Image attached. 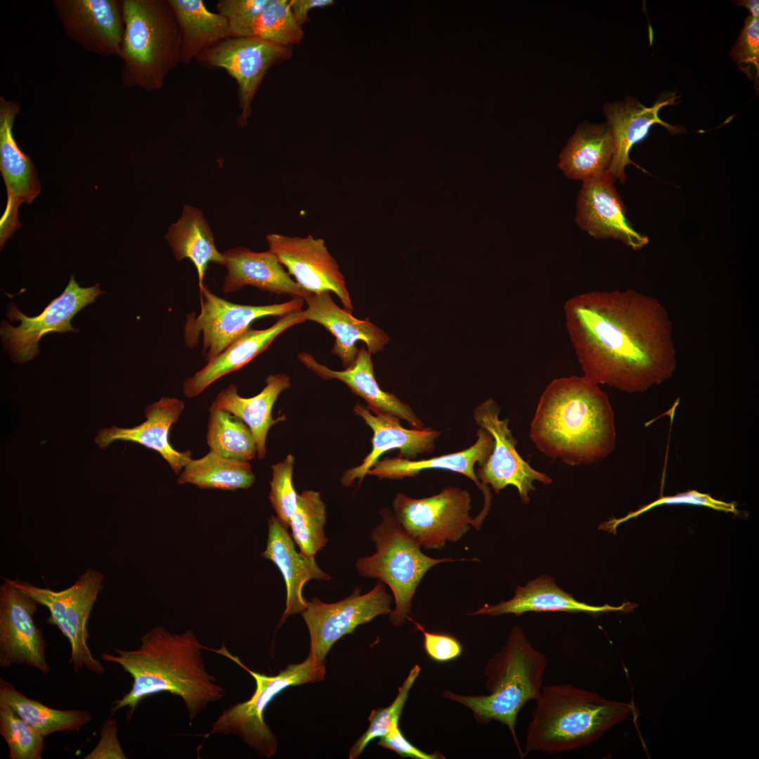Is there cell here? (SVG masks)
Returning a JSON list of instances; mask_svg holds the SVG:
<instances>
[{"mask_svg":"<svg viewBox=\"0 0 759 759\" xmlns=\"http://www.w3.org/2000/svg\"><path fill=\"white\" fill-rule=\"evenodd\" d=\"M566 328L583 376L628 393L672 377L673 325L656 298L632 290L591 291L564 305Z\"/></svg>","mask_w":759,"mask_h":759,"instance_id":"1","label":"cell"},{"mask_svg":"<svg viewBox=\"0 0 759 759\" xmlns=\"http://www.w3.org/2000/svg\"><path fill=\"white\" fill-rule=\"evenodd\" d=\"M203 646L191 630L176 634L157 625L141 637L138 649L115 648L116 655L103 653V661L121 666L133 678L129 692L112 703L111 714L128 708L130 718L145 698L167 692L183 701L191 726L210 703L225 696L223 687L206 669Z\"/></svg>","mask_w":759,"mask_h":759,"instance_id":"2","label":"cell"},{"mask_svg":"<svg viewBox=\"0 0 759 759\" xmlns=\"http://www.w3.org/2000/svg\"><path fill=\"white\" fill-rule=\"evenodd\" d=\"M529 436L546 456L571 466L604 458L616 445L609 397L584 376L554 379L539 399Z\"/></svg>","mask_w":759,"mask_h":759,"instance_id":"3","label":"cell"},{"mask_svg":"<svg viewBox=\"0 0 759 759\" xmlns=\"http://www.w3.org/2000/svg\"><path fill=\"white\" fill-rule=\"evenodd\" d=\"M527 727L523 757L587 746L633 713L632 703L608 700L571 685L543 686Z\"/></svg>","mask_w":759,"mask_h":759,"instance_id":"4","label":"cell"},{"mask_svg":"<svg viewBox=\"0 0 759 759\" xmlns=\"http://www.w3.org/2000/svg\"><path fill=\"white\" fill-rule=\"evenodd\" d=\"M547 663L545 655L534 649L521 628L515 626L485 666L488 694L466 696L444 690L443 696L470 709L479 723L495 720L506 725L523 758L515 731L517 718L524 706L539 696Z\"/></svg>","mask_w":759,"mask_h":759,"instance_id":"5","label":"cell"},{"mask_svg":"<svg viewBox=\"0 0 759 759\" xmlns=\"http://www.w3.org/2000/svg\"><path fill=\"white\" fill-rule=\"evenodd\" d=\"M124 33L119 57L126 88L160 90L181 63V36L169 0H122Z\"/></svg>","mask_w":759,"mask_h":759,"instance_id":"6","label":"cell"},{"mask_svg":"<svg viewBox=\"0 0 759 759\" xmlns=\"http://www.w3.org/2000/svg\"><path fill=\"white\" fill-rule=\"evenodd\" d=\"M380 514L382 521L371 531L376 552L359 558L356 567L361 576L377 578L390 588L395 607L389 620L393 625L401 626L411 616L413 599L426 573L439 564L467 559L424 554L389 508H382Z\"/></svg>","mask_w":759,"mask_h":759,"instance_id":"7","label":"cell"},{"mask_svg":"<svg viewBox=\"0 0 759 759\" xmlns=\"http://www.w3.org/2000/svg\"><path fill=\"white\" fill-rule=\"evenodd\" d=\"M204 649L234 661L252 676L256 687L249 700L225 709L212 724V729L202 736L207 739L214 734H233L253 748L259 756L271 758L276 753L277 740L264 720V713L268 706L276 696L290 687L322 681L326 673L325 663H318L308 655L303 662L290 664L276 675L271 676L250 670L238 656L231 654L223 643L218 649L205 646Z\"/></svg>","mask_w":759,"mask_h":759,"instance_id":"8","label":"cell"},{"mask_svg":"<svg viewBox=\"0 0 759 759\" xmlns=\"http://www.w3.org/2000/svg\"><path fill=\"white\" fill-rule=\"evenodd\" d=\"M7 580L49 610L47 623L56 625L68 640L69 663L75 673L84 668L96 674L105 673L103 665L93 657L87 642L88 621L103 588L102 572L88 569L72 586L61 591L39 588L19 578Z\"/></svg>","mask_w":759,"mask_h":759,"instance_id":"9","label":"cell"},{"mask_svg":"<svg viewBox=\"0 0 759 759\" xmlns=\"http://www.w3.org/2000/svg\"><path fill=\"white\" fill-rule=\"evenodd\" d=\"M471 496L466 490L448 486L430 497L413 498L398 493L394 514L405 531L424 550H442L469 531Z\"/></svg>","mask_w":759,"mask_h":759,"instance_id":"10","label":"cell"},{"mask_svg":"<svg viewBox=\"0 0 759 759\" xmlns=\"http://www.w3.org/2000/svg\"><path fill=\"white\" fill-rule=\"evenodd\" d=\"M201 309L200 313L187 314L184 325L185 344L193 349L201 335L203 355L207 362L222 353L241 336L257 319L272 316H284L301 311L304 299L293 297L291 300L262 306L242 305L233 303L212 293L205 285L200 287Z\"/></svg>","mask_w":759,"mask_h":759,"instance_id":"11","label":"cell"},{"mask_svg":"<svg viewBox=\"0 0 759 759\" xmlns=\"http://www.w3.org/2000/svg\"><path fill=\"white\" fill-rule=\"evenodd\" d=\"M292 47L255 37H229L200 53L195 58L205 67L223 68L238 84L241 112L239 126L247 124L256 92L267 70L292 56Z\"/></svg>","mask_w":759,"mask_h":759,"instance_id":"12","label":"cell"},{"mask_svg":"<svg viewBox=\"0 0 759 759\" xmlns=\"http://www.w3.org/2000/svg\"><path fill=\"white\" fill-rule=\"evenodd\" d=\"M361 591L357 587L349 597L335 603H325L314 597L301 614L310 635L309 655L316 662L325 663L333 644L353 633L357 626L391 613L393 599L383 582L377 581L366 594L361 595Z\"/></svg>","mask_w":759,"mask_h":759,"instance_id":"13","label":"cell"},{"mask_svg":"<svg viewBox=\"0 0 759 759\" xmlns=\"http://www.w3.org/2000/svg\"><path fill=\"white\" fill-rule=\"evenodd\" d=\"M103 293L99 285L82 287L72 275L63 293L53 299L39 315L28 317L14 304L8 305L7 316L12 322L20 321L18 327L4 320L1 324V337L4 349L14 361L32 360L39 352V341L49 332H77L71 325L74 316Z\"/></svg>","mask_w":759,"mask_h":759,"instance_id":"14","label":"cell"},{"mask_svg":"<svg viewBox=\"0 0 759 759\" xmlns=\"http://www.w3.org/2000/svg\"><path fill=\"white\" fill-rule=\"evenodd\" d=\"M500 408L488 398L474 410L476 424L493 439L491 453L476 471L481 483L489 484L496 493L507 486H514L524 503L530 501L529 493L536 489L533 481L548 485L552 480L533 469L516 449L517 440L509 428V420L499 418Z\"/></svg>","mask_w":759,"mask_h":759,"instance_id":"15","label":"cell"},{"mask_svg":"<svg viewBox=\"0 0 759 759\" xmlns=\"http://www.w3.org/2000/svg\"><path fill=\"white\" fill-rule=\"evenodd\" d=\"M266 241L269 250L304 291L310 294L332 292L344 308L352 311L344 277L323 239L311 235L300 238L271 233L266 236Z\"/></svg>","mask_w":759,"mask_h":759,"instance_id":"16","label":"cell"},{"mask_svg":"<svg viewBox=\"0 0 759 759\" xmlns=\"http://www.w3.org/2000/svg\"><path fill=\"white\" fill-rule=\"evenodd\" d=\"M39 604L7 579L0 587V667L23 664L50 672L46 644L33 616Z\"/></svg>","mask_w":759,"mask_h":759,"instance_id":"17","label":"cell"},{"mask_svg":"<svg viewBox=\"0 0 759 759\" xmlns=\"http://www.w3.org/2000/svg\"><path fill=\"white\" fill-rule=\"evenodd\" d=\"M20 103L0 96V169L6 187L7 202L0 219V246L22 226L19 206L31 204L39 195L40 182L31 158L19 148L13 133Z\"/></svg>","mask_w":759,"mask_h":759,"instance_id":"18","label":"cell"},{"mask_svg":"<svg viewBox=\"0 0 759 759\" xmlns=\"http://www.w3.org/2000/svg\"><path fill=\"white\" fill-rule=\"evenodd\" d=\"M66 36L85 51L102 56L120 53L124 19L119 0H53Z\"/></svg>","mask_w":759,"mask_h":759,"instance_id":"19","label":"cell"},{"mask_svg":"<svg viewBox=\"0 0 759 759\" xmlns=\"http://www.w3.org/2000/svg\"><path fill=\"white\" fill-rule=\"evenodd\" d=\"M614 181L608 175L583 183L578 198L576 221L595 238H611L633 249H642L649 238L636 231L628 220Z\"/></svg>","mask_w":759,"mask_h":759,"instance_id":"20","label":"cell"},{"mask_svg":"<svg viewBox=\"0 0 759 759\" xmlns=\"http://www.w3.org/2000/svg\"><path fill=\"white\" fill-rule=\"evenodd\" d=\"M677 98L674 93L666 94L651 107H646L630 98L604 105L603 112L607 120L606 124L614 144L609 174L614 180L618 179L622 183L625 182L627 164H632L638 167L630 160L629 153L635 144L645 138L652 125L661 124L673 134L681 131L678 127L668 124L659 116L661 108L674 105Z\"/></svg>","mask_w":759,"mask_h":759,"instance_id":"21","label":"cell"},{"mask_svg":"<svg viewBox=\"0 0 759 759\" xmlns=\"http://www.w3.org/2000/svg\"><path fill=\"white\" fill-rule=\"evenodd\" d=\"M476 436V442L464 450L427 460L415 461L399 456L384 458L378 460L367 474L375 476L379 479H402L414 477L421 471L430 469H446L462 474L472 480L484 495V507L474 518L475 526L480 528L491 509L492 495L489 488L479 481L474 471V465L478 463L479 466L486 461L493 448V439L482 428L478 429Z\"/></svg>","mask_w":759,"mask_h":759,"instance_id":"22","label":"cell"},{"mask_svg":"<svg viewBox=\"0 0 759 759\" xmlns=\"http://www.w3.org/2000/svg\"><path fill=\"white\" fill-rule=\"evenodd\" d=\"M306 320L323 325L335 337L331 353L337 356L345 368L356 360L358 341L365 343L370 353L383 349L389 342L388 335L368 320H359L350 311L340 308L332 299L330 292L311 294L304 299Z\"/></svg>","mask_w":759,"mask_h":759,"instance_id":"23","label":"cell"},{"mask_svg":"<svg viewBox=\"0 0 759 759\" xmlns=\"http://www.w3.org/2000/svg\"><path fill=\"white\" fill-rule=\"evenodd\" d=\"M353 413L373 432L372 450L359 465L344 472L341 482L345 486H351L356 479L361 481L385 452L397 449L399 457L409 460L415 459L419 454L433 452L435 441L441 434L430 427L405 429L398 418L387 414H372L362 404H356Z\"/></svg>","mask_w":759,"mask_h":759,"instance_id":"24","label":"cell"},{"mask_svg":"<svg viewBox=\"0 0 759 759\" xmlns=\"http://www.w3.org/2000/svg\"><path fill=\"white\" fill-rule=\"evenodd\" d=\"M184 408V403L178 398L162 397L145 408V422L132 428H103L98 432L95 442L100 448L118 440L138 443L159 453L174 473L179 474L191 459V452L174 449L169 441V432Z\"/></svg>","mask_w":759,"mask_h":759,"instance_id":"25","label":"cell"},{"mask_svg":"<svg viewBox=\"0 0 759 759\" xmlns=\"http://www.w3.org/2000/svg\"><path fill=\"white\" fill-rule=\"evenodd\" d=\"M298 359L308 369L324 379L342 381L355 395L363 398L373 413L387 414L406 421L413 429H422L423 422L413 409L395 395L383 391L374 375L371 353L364 347L359 349L354 362L344 370L337 371L318 363L308 353H300Z\"/></svg>","mask_w":759,"mask_h":759,"instance_id":"26","label":"cell"},{"mask_svg":"<svg viewBox=\"0 0 759 759\" xmlns=\"http://www.w3.org/2000/svg\"><path fill=\"white\" fill-rule=\"evenodd\" d=\"M304 321L306 318L301 310L282 316L266 329L249 328L222 353L183 381V394L187 398L198 396L216 380L250 362L285 330Z\"/></svg>","mask_w":759,"mask_h":759,"instance_id":"27","label":"cell"},{"mask_svg":"<svg viewBox=\"0 0 759 759\" xmlns=\"http://www.w3.org/2000/svg\"><path fill=\"white\" fill-rule=\"evenodd\" d=\"M268 539L261 556L271 560L280 570L286 586L285 609L278 625L292 614H301L308 606L303 595L304 585L312 579L330 580L332 577L318 566L315 557L297 552L287 528L276 517L268 519Z\"/></svg>","mask_w":759,"mask_h":759,"instance_id":"28","label":"cell"},{"mask_svg":"<svg viewBox=\"0 0 759 759\" xmlns=\"http://www.w3.org/2000/svg\"><path fill=\"white\" fill-rule=\"evenodd\" d=\"M223 254V265L227 270L222 284L224 293L235 292L250 285L264 292L304 299L311 294L290 278L269 249L257 252L237 247L225 251Z\"/></svg>","mask_w":759,"mask_h":759,"instance_id":"29","label":"cell"},{"mask_svg":"<svg viewBox=\"0 0 759 759\" xmlns=\"http://www.w3.org/2000/svg\"><path fill=\"white\" fill-rule=\"evenodd\" d=\"M635 606L636 604L630 602L618 606L588 604L578 601L571 595L561 589L551 577L543 575L529 581L525 586H517L512 599L497 604H486L470 615L495 616L512 614L520 616L528 611H565L583 612L597 616L609 612L630 611Z\"/></svg>","mask_w":759,"mask_h":759,"instance_id":"30","label":"cell"},{"mask_svg":"<svg viewBox=\"0 0 759 759\" xmlns=\"http://www.w3.org/2000/svg\"><path fill=\"white\" fill-rule=\"evenodd\" d=\"M266 386L257 395L244 398L239 395L238 387L229 384L216 396L212 404L227 411L243 421L251 430L259 459L266 455V441L271 426L285 420L283 416L274 419L272 408L282 391L291 386L290 379L285 374L268 375Z\"/></svg>","mask_w":759,"mask_h":759,"instance_id":"31","label":"cell"},{"mask_svg":"<svg viewBox=\"0 0 759 759\" xmlns=\"http://www.w3.org/2000/svg\"><path fill=\"white\" fill-rule=\"evenodd\" d=\"M614 153L606 124H581L562 150L558 165L569 179L590 181L609 175Z\"/></svg>","mask_w":759,"mask_h":759,"instance_id":"32","label":"cell"},{"mask_svg":"<svg viewBox=\"0 0 759 759\" xmlns=\"http://www.w3.org/2000/svg\"><path fill=\"white\" fill-rule=\"evenodd\" d=\"M177 261L188 259L195 266L199 288L210 262L223 265V254L216 247L213 233L201 211L190 205L183 207L179 220L165 235Z\"/></svg>","mask_w":759,"mask_h":759,"instance_id":"33","label":"cell"},{"mask_svg":"<svg viewBox=\"0 0 759 759\" xmlns=\"http://www.w3.org/2000/svg\"><path fill=\"white\" fill-rule=\"evenodd\" d=\"M181 32V63L193 59L217 43L231 37L229 22L211 12L202 0H169Z\"/></svg>","mask_w":759,"mask_h":759,"instance_id":"34","label":"cell"},{"mask_svg":"<svg viewBox=\"0 0 759 759\" xmlns=\"http://www.w3.org/2000/svg\"><path fill=\"white\" fill-rule=\"evenodd\" d=\"M0 703L10 706L44 737L57 732L79 730L92 719L85 709L58 710L27 697L15 686L0 679Z\"/></svg>","mask_w":759,"mask_h":759,"instance_id":"35","label":"cell"},{"mask_svg":"<svg viewBox=\"0 0 759 759\" xmlns=\"http://www.w3.org/2000/svg\"><path fill=\"white\" fill-rule=\"evenodd\" d=\"M254 480L248 461L226 458L210 450L200 459L191 458L183 467L177 483L191 484L202 489L234 491L250 488Z\"/></svg>","mask_w":759,"mask_h":759,"instance_id":"36","label":"cell"},{"mask_svg":"<svg viewBox=\"0 0 759 759\" xmlns=\"http://www.w3.org/2000/svg\"><path fill=\"white\" fill-rule=\"evenodd\" d=\"M231 37H255L283 46L299 44L304 31L295 20L287 0H270L252 20L230 25Z\"/></svg>","mask_w":759,"mask_h":759,"instance_id":"37","label":"cell"},{"mask_svg":"<svg viewBox=\"0 0 759 759\" xmlns=\"http://www.w3.org/2000/svg\"><path fill=\"white\" fill-rule=\"evenodd\" d=\"M207 432L211 450L222 457L249 461L257 455L254 438L240 419L212 403Z\"/></svg>","mask_w":759,"mask_h":759,"instance_id":"38","label":"cell"},{"mask_svg":"<svg viewBox=\"0 0 759 759\" xmlns=\"http://www.w3.org/2000/svg\"><path fill=\"white\" fill-rule=\"evenodd\" d=\"M326 505L319 492L305 490L298 495L297 507L290 520L294 540L300 552L313 557L324 547L327 538L324 532Z\"/></svg>","mask_w":759,"mask_h":759,"instance_id":"39","label":"cell"},{"mask_svg":"<svg viewBox=\"0 0 759 759\" xmlns=\"http://www.w3.org/2000/svg\"><path fill=\"white\" fill-rule=\"evenodd\" d=\"M0 734L10 759H41L44 737L5 703H0Z\"/></svg>","mask_w":759,"mask_h":759,"instance_id":"40","label":"cell"},{"mask_svg":"<svg viewBox=\"0 0 759 759\" xmlns=\"http://www.w3.org/2000/svg\"><path fill=\"white\" fill-rule=\"evenodd\" d=\"M421 668L418 665L414 666L403 685L398 688V694L391 704L387 708H379L371 711L368 717L369 727L351 748L349 753V759L357 758L371 741L385 736L394 725L399 724L409 692Z\"/></svg>","mask_w":759,"mask_h":759,"instance_id":"41","label":"cell"},{"mask_svg":"<svg viewBox=\"0 0 759 759\" xmlns=\"http://www.w3.org/2000/svg\"><path fill=\"white\" fill-rule=\"evenodd\" d=\"M294 455H288L284 460L272 465V479L270 481L269 500L276 513V517L286 528L297 504L298 494L292 484Z\"/></svg>","mask_w":759,"mask_h":759,"instance_id":"42","label":"cell"},{"mask_svg":"<svg viewBox=\"0 0 759 759\" xmlns=\"http://www.w3.org/2000/svg\"><path fill=\"white\" fill-rule=\"evenodd\" d=\"M673 504H689L699 506H705L714 510L728 512H737L733 503H727L725 502L718 500L713 498L708 494L701 493L696 491H690L672 496L660 498L654 502L647 505L635 512L629 513L627 516L623 518L616 519H613L611 520H609L602 524L599 528L614 533L618 526L624 521H626L632 518H635L640 514L648 511L649 510H651L653 507L661 505Z\"/></svg>","mask_w":759,"mask_h":759,"instance_id":"43","label":"cell"},{"mask_svg":"<svg viewBox=\"0 0 759 759\" xmlns=\"http://www.w3.org/2000/svg\"><path fill=\"white\" fill-rule=\"evenodd\" d=\"M732 60L748 76L751 65L753 66L759 76V18L748 15L732 50L729 53Z\"/></svg>","mask_w":759,"mask_h":759,"instance_id":"44","label":"cell"},{"mask_svg":"<svg viewBox=\"0 0 759 759\" xmlns=\"http://www.w3.org/2000/svg\"><path fill=\"white\" fill-rule=\"evenodd\" d=\"M416 629L423 634L424 648L427 654L434 661L446 662L458 658L462 652V647L459 641L451 635L427 631L420 623L414 621Z\"/></svg>","mask_w":759,"mask_h":759,"instance_id":"45","label":"cell"},{"mask_svg":"<svg viewBox=\"0 0 759 759\" xmlns=\"http://www.w3.org/2000/svg\"><path fill=\"white\" fill-rule=\"evenodd\" d=\"M270 0H219L216 3L218 13L223 15L229 25L247 22L268 6Z\"/></svg>","mask_w":759,"mask_h":759,"instance_id":"46","label":"cell"},{"mask_svg":"<svg viewBox=\"0 0 759 759\" xmlns=\"http://www.w3.org/2000/svg\"><path fill=\"white\" fill-rule=\"evenodd\" d=\"M119 727L117 721L109 718L103 724L100 739L96 747L84 759H126L117 737Z\"/></svg>","mask_w":759,"mask_h":759,"instance_id":"47","label":"cell"},{"mask_svg":"<svg viewBox=\"0 0 759 759\" xmlns=\"http://www.w3.org/2000/svg\"><path fill=\"white\" fill-rule=\"evenodd\" d=\"M377 745L393 751L402 758L413 759H443L439 752L426 753L411 744L401 732L399 724L394 725L385 736L380 737Z\"/></svg>","mask_w":759,"mask_h":759,"instance_id":"48","label":"cell"},{"mask_svg":"<svg viewBox=\"0 0 759 759\" xmlns=\"http://www.w3.org/2000/svg\"><path fill=\"white\" fill-rule=\"evenodd\" d=\"M290 7L297 22L302 25L309 21V12L313 8H323L334 4L332 0H292Z\"/></svg>","mask_w":759,"mask_h":759,"instance_id":"49","label":"cell"},{"mask_svg":"<svg viewBox=\"0 0 759 759\" xmlns=\"http://www.w3.org/2000/svg\"><path fill=\"white\" fill-rule=\"evenodd\" d=\"M737 5L745 7L750 12V15L755 18L759 16V1L758 0H743L737 1Z\"/></svg>","mask_w":759,"mask_h":759,"instance_id":"50","label":"cell"}]
</instances>
